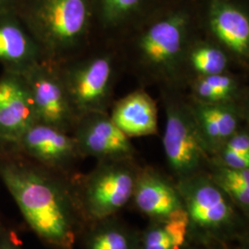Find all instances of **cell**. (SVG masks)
<instances>
[{
    "label": "cell",
    "instance_id": "obj_13",
    "mask_svg": "<svg viewBox=\"0 0 249 249\" xmlns=\"http://www.w3.org/2000/svg\"><path fill=\"white\" fill-rule=\"evenodd\" d=\"M187 98L199 138L211 158L240 127L249 124V102L208 104Z\"/></svg>",
    "mask_w": 249,
    "mask_h": 249
},
{
    "label": "cell",
    "instance_id": "obj_16",
    "mask_svg": "<svg viewBox=\"0 0 249 249\" xmlns=\"http://www.w3.org/2000/svg\"><path fill=\"white\" fill-rule=\"evenodd\" d=\"M131 201L140 213L158 222L184 206L176 182L151 166L140 167Z\"/></svg>",
    "mask_w": 249,
    "mask_h": 249
},
{
    "label": "cell",
    "instance_id": "obj_21",
    "mask_svg": "<svg viewBox=\"0 0 249 249\" xmlns=\"http://www.w3.org/2000/svg\"><path fill=\"white\" fill-rule=\"evenodd\" d=\"M207 173L247 218L249 214V168L235 169L210 161Z\"/></svg>",
    "mask_w": 249,
    "mask_h": 249
},
{
    "label": "cell",
    "instance_id": "obj_25",
    "mask_svg": "<svg viewBox=\"0 0 249 249\" xmlns=\"http://www.w3.org/2000/svg\"><path fill=\"white\" fill-rule=\"evenodd\" d=\"M0 249H23L16 232L0 222Z\"/></svg>",
    "mask_w": 249,
    "mask_h": 249
},
{
    "label": "cell",
    "instance_id": "obj_26",
    "mask_svg": "<svg viewBox=\"0 0 249 249\" xmlns=\"http://www.w3.org/2000/svg\"><path fill=\"white\" fill-rule=\"evenodd\" d=\"M249 240L243 241L240 243V247L237 249H249ZM195 249H231L229 245L219 244V243H209V244H199V248Z\"/></svg>",
    "mask_w": 249,
    "mask_h": 249
},
{
    "label": "cell",
    "instance_id": "obj_8",
    "mask_svg": "<svg viewBox=\"0 0 249 249\" xmlns=\"http://www.w3.org/2000/svg\"><path fill=\"white\" fill-rule=\"evenodd\" d=\"M199 28L222 46L234 65L249 67V12L240 0H196Z\"/></svg>",
    "mask_w": 249,
    "mask_h": 249
},
{
    "label": "cell",
    "instance_id": "obj_17",
    "mask_svg": "<svg viewBox=\"0 0 249 249\" xmlns=\"http://www.w3.org/2000/svg\"><path fill=\"white\" fill-rule=\"evenodd\" d=\"M109 116L129 139L158 134L157 104L142 87L115 101Z\"/></svg>",
    "mask_w": 249,
    "mask_h": 249
},
{
    "label": "cell",
    "instance_id": "obj_20",
    "mask_svg": "<svg viewBox=\"0 0 249 249\" xmlns=\"http://www.w3.org/2000/svg\"><path fill=\"white\" fill-rule=\"evenodd\" d=\"M139 233L112 216L89 223L80 239L84 249H139Z\"/></svg>",
    "mask_w": 249,
    "mask_h": 249
},
{
    "label": "cell",
    "instance_id": "obj_1",
    "mask_svg": "<svg viewBox=\"0 0 249 249\" xmlns=\"http://www.w3.org/2000/svg\"><path fill=\"white\" fill-rule=\"evenodd\" d=\"M200 32L196 0H166L112 45L141 87L185 90V55Z\"/></svg>",
    "mask_w": 249,
    "mask_h": 249
},
{
    "label": "cell",
    "instance_id": "obj_12",
    "mask_svg": "<svg viewBox=\"0 0 249 249\" xmlns=\"http://www.w3.org/2000/svg\"><path fill=\"white\" fill-rule=\"evenodd\" d=\"M36 122L24 76L4 71L0 76V151H15L22 135Z\"/></svg>",
    "mask_w": 249,
    "mask_h": 249
},
{
    "label": "cell",
    "instance_id": "obj_22",
    "mask_svg": "<svg viewBox=\"0 0 249 249\" xmlns=\"http://www.w3.org/2000/svg\"><path fill=\"white\" fill-rule=\"evenodd\" d=\"M211 161L230 168L249 169V124H244L233 134L211 158Z\"/></svg>",
    "mask_w": 249,
    "mask_h": 249
},
{
    "label": "cell",
    "instance_id": "obj_24",
    "mask_svg": "<svg viewBox=\"0 0 249 249\" xmlns=\"http://www.w3.org/2000/svg\"><path fill=\"white\" fill-rule=\"evenodd\" d=\"M139 249H176L161 222L151 221L139 233Z\"/></svg>",
    "mask_w": 249,
    "mask_h": 249
},
{
    "label": "cell",
    "instance_id": "obj_3",
    "mask_svg": "<svg viewBox=\"0 0 249 249\" xmlns=\"http://www.w3.org/2000/svg\"><path fill=\"white\" fill-rule=\"evenodd\" d=\"M15 9L45 61H67L92 45L91 0H18Z\"/></svg>",
    "mask_w": 249,
    "mask_h": 249
},
{
    "label": "cell",
    "instance_id": "obj_5",
    "mask_svg": "<svg viewBox=\"0 0 249 249\" xmlns=\"http://www.w3.org/2000/svg\"><path fill=\"white\" fill-rule=\"evenodd\" d=\"M55 65L78 118L94 112L109 113L123 71L114 45L99 42L80 55Z\"/></svg>",
    "mask_w": 249,
    "mask_h": 249
},
{
    "label": "cell",
    "instance_id": "obj_23",
    "mask_svg": "<svg viewBox=\"0 0 249 249\" xmlns=\"http://www.w3.org/2000/svg\"><path fill=\"white\" fill-rule=\"evenodd\" d=\"M176 249H187L190 237V224L185 207H181L161 222Z\"/></svg>",
    "mask_w": 249,
    "mask_h": 249
},
{
    "label": "cell",
    "instance_id": "obj_19",
    "mask_svg": "<svg viewBox=\"0 0 249 249\" xmlns=\"http://www.w3.org/2000/svg\"><path fill=\"white\" fill-rule=\"evenodd\" d=\"M231 65L233 62L229 53L200 32L188 46L185 55L183 72L186 88L190 80L197 77L231 71Z\"/></svg>",
    "mask_w": 249,
    "mask_h": 249
},
{
    "label": "cell",
    "instance_id": "obj_14",
    "mask_svg": "<svg viewBox=\"0 0 249 249\" xmlns=\"http://www.w3.org/2000/svg\"><path fill=\"white\" fill-rule=\"evenodd\" d=\"M44 60L41 47L15 8L0 10V64L4 71L23 75Z\"/></svg>",
    "mask_w": 249,
    "mask_h": 249
},
{
    "label": "cell",
    "instance_id": "obj_11",
    "mask_svg": "<svg viewBox=\"0 0 249 249\" xmlns=\"http://www.w3.org/2000/svg\"><path fill=\"white\" fill-rule=\"evenodd\" d=\"M15 151L48 169L73 177L72 170L81 158L71 134L36 122L18 141Z\"/></svg>",
    "mask_w": 249,
    "mask_h": 249
},
{
    "label": "cell",
    "instance_id": "obj_9",
    "mask_svg": "<svg viewBox=\"0 0 249 249\" xmlns=\"http://www.w3.org/2000/svg\"><path fill=\"white\" fill-rule=\"evenodd\" d=\"M36 121L72 133L78 116L54 63L42 61L23 74Z\"/></svg>",
    "mask_w": 249,
    "mask_h": 249
},
{
    "label": "cell",
    "instance_id": "obj_18",
    "mask_svg": "<svg viewBox=\"0 0 249 249\" xmlns=\"http://www.w3.org/2000/svg\"><path fill=\"white\" fill-rule=\"evenodd\" d=\"M185 92L188 98L208 104L249 102V87L245 79L227 71L190 80Z\"/></svg>",
    "mask_w": 249,
    "mask_h": 249
},
{
    "label": "cell",
    "instance_id": "obj_27",
    "mask_svg": "<svg viewBox=\"0 0 249 249\" xmlns=\"http://www.w3.org/2000/svg\"><path fill=\"white\" fill-rule=\"evenodd\" d=\"M18 0H0V10L15 8Z\"/></svg>",
    "mask_w": 249,
    "mask_h": 249
},
{
    "label": "cell",
    "instance_id": "obj_15",
    "mask_svg": "<svg viewBox=\"0 0 249 249\" xmlns=\"http://www.w3.org/2000/svg\"><path fill=\"white\" fill-rule=\"evenodd\" d=\"M166 0H91L94 34L114 44Z\"/></svg>",
    "mask_w": 249,
    "mask_h": 249
},
{
    "label": "cell",
    "instance_id": "obj_4",
    "mask_svg": "<svg viewBox=\"0 0 249 249\" xmlns=\"http://www.w3.org/2000/svg\"><path fill=\"white\" fill-rule=\"evenodd\" d=\"M176 185L188 215L191 242L230 245L248 239L246 216L207 172L176 180Z\"/></svg>",
    "mask_w": 249,
    "mask_h": 249
},
{
    "label": "cell",
    "instance_id": "obj_7",
    "mask_svg": "<svg viewBox=\"0 0 249 249\" xmlns=\"http://www.w3.org/2000/svg\"><path fill=\"white\" fill-rule=\"evenodd\" d=\"M159 89L165 112L162 146L176 180L207 172L211 157L199 138L185 90Z\"/></svg>",
    "mask_w": 249,
    "mask_h": 249
},
{
    "label": "cell",
    "instance_id": "obj_2",
    "mask_svg": "<svg viewBox=\"0 0 249 249\" xmlns=\"http://www.w3.org/2000/svg\"><path fill=\"white\" fill-rule=\"evenodd\" d=\"M73 177L48 169L18 151H0V179L36 236L53 249H73L88 225Z\"/></svg>",
    "mask_w": 249,
    "mask_h": 249
},
{
    "label": "cell",
    "instance_id": "obj_6",
    "mask_svg": "<svg viewBox=\"0 0 249 249\" xmlns=\"http://www.w3.org/2000/svg\"><path fill=\"white\" fill-rule=\"evenodd\" d=\"M140 165L133 160H98L86 175L73 176V184L87 224L107 219L131 201Z\"/></svg>",
    "mask_w": 249,
    "mask_h": 249
},
{
    "label": "cell",
    "instance_id": "obj_10",
    "mask_svg": "<svg viewBox=\"0 0 249 249\" xmlns=\"http://www.w3.org/2000/svg\"><path fill=\"white\" fill-rule=\"evenodd\" d=\"M81 158L97 160H133L137 150L130 139L112 121L109 113L94 112L80 116L72 130Z\"/></svg>",
    "mask_w": 249,
    "mask_h": 249
}]
</instances>
